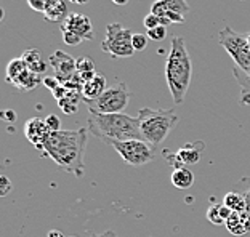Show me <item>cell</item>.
<instances>
[{"label": "cell", "mask_w": 250, "mask_h": 237, "mask_svg": "<svg viewBox=\"0 0 250 237\" xmlns=\"http://www.w3.org/2000/svg\"><path fill=\"white\" fill-rule=\"evenodd\" d=\"M87 128L60 130L50 135L42 148V154L50 157L64 172H69L81 178L85 170L83 156L85 148H87Z\"/></svg>", "instance_id": "6da1fadb"}, {"label": "cell", "mask_w": 250, "mask_h": 237, "mask_svg": "<svg viewBox=\"0 0 250 237\" xmlns=\"http://www.w3.org/2000/svg\"><path fill=\"white\" fill-rule=\"evenodd\" d=\"M192 76V63L183 37L175 36L170 43V52L166 61V80L175 104L185 101Z\"/></svg>", "instance_id": "7a4b0ae2"}, {"label": "cell", "mask_w": 250, "mask_h": 237, "mask_svg": "<svg viewBox=\"0 0 250 237\" xmlns=\"http://www.w3.org/2000/svg\"><path fill=\"white\" fill-rule=\"evenodd\" d=\"M88 132L104 143L112 141L143 139L138 117H132L124 112L119 114H96L88 111Z\"/></svg>", "instance_id": "3957f363"}, {"label": "cell", "mask_w": 250, "mask_h": 237, "mask_svg": "<svg viewBox=\"0 0 250 237\" xmlns=\"http://www.w3.org/2000/svg\"><path fill=\"white\" fill-rule=\"evenodd\" d=\"M136 117L140 120L141 137L154 149L166 141V138L180 120V117L173 109L143 108Z\"/></svg>", "instance_id": "277c9868"}, {"label": "cell", "mask_w": 250, "mask_h": 237, "mask_svg": "<svg viewBox=\"0 0 250 237\" xmlns=\"http://www.w3.org/2000/svg\"><path fill=\"white\" fill-rule=\"evenodd\" d=\"M130 90L125 82H117L114 85L107 87L106 92L100 98L93 101H83L88 106V111L96 114H119L128 106Z\"/></svg>", "instance_id": "5b68a950"}, {"label": "cell", "mask_w": 250, "mask_h": 237, "mask_svg": "<svg viewBox=\"0 0 250 237\" xmlns=\"http://www.w3.org/2000/svg\"><path fill=\"white\" fill-rule=\"evenodd\" d=\"M132 39L133 34L121 22H111L106 26V37L101 43V52L117 58H130L135 53Z\"/></svg>", "instance_id": "8992f818"}, {"label": "cell", "mask_w": 250, "mask_h": 237, "mask_svg": "<svg viewBox=\"0 0 250 237\" xmlns=\"http://www.w3.org/2000/svg\"><path fill=\"white\" fill-rule=\"evenodd\" d=\"M109 146L122 157L125 163L132 167H141L154 160V148L145 139H128V141H112Z\"/></svg>", "instance_id": "52a82bcc"}, {"label": "cell", "mask_w": 250, "mask_h": 237, "mask_svg": "<svg viewBox=\"0 0 250 237\" xmlns=\"http://www.w3.org/2000/svg\"><path fill=\"white\" fill-rule=\"evenodd\" d=\"M218 40L228 55L234 61V66L241 69H249L250 67V45L247 37L237 34L231 27H223L218 32Z\"/></svg>", "instance_id": "ba28073f"}, {"label": "cell", "mask_w": 250, "mask_h": 237, "mask_svg": "<svg viewBox=\"0 0 250 237\" xmlns=\"http://www.w3.org/2000/svg\"><path fill=\"white\" fill-rule=\"evenodd\" d=\"M188 11L189 5L186 0H156L151 5V13L167 20L170 24H183Z\"/></svg>", "instance_id": "9c48e42d"}, {"label": "cell", "mask_w": 250, "mask_h": 237, "mask_svg": "<svg viewBox=\"0 0 250 237\" xmlns=\"http://www.w3.org/2000/svg\"><path fill=\"white\" fill-rule=\"evenodd\" d=\"M48 63L53 67L55 77L58 79L61 83H66L77 74V69H76L77 59L74 58V56H71L69 53L62 52V50H55V52L50 55Z\"/></svg>", "instance_id": "30bf717a"}, {"label": "cell", "mask_w": 250, "mask_h": 237, "mask_svg": "<svg viewBox=\"0 0 250 237\" xmlns=\"http://www.w3.org/2000/svg\"><path fill=\"white\" fill-rule=\"evenodd\" d=\"M204 148H206V144H204L202 141L186 143L183 148H180L175 154H166V157L170 159V163L173 165V168L194 165V163H197L199 160H201Z\"/></svg>", "instance_id": "8fae6325"}, {"label": "cell", "mask_w": 250, "mask_h": 237, "mask_svg": "<svg viewBox=\"0 0 250 237\" xmlns=\"http://www.w3.org/2000/svg\"><path fill=\"white\" fill-rule=\"evenodd\" d=\"M61 29L71 31L82 39V40H93L95 39V31L93 24L87 15L82 13H69L66 16V20L62 21Z\"/></svg>", "instance_id": "7c38bea8"}, {"label": "cell", "mask_w": 250, "mask_h": 237, "mask_svg": "<svg viewBox=\"0 0 250 237\" xmlns=\"http://www.w3.org/2000/svg\"><path fill=\"white\" fill-rule=\"evenodd\" d=\"M24 135H26L27 141H29L34 148L42 151L43 144L47 143V139L50 138V135H52V130H50L47 123H45V118L32 117L26 122Z\"/></svg>", "instance_id": "4fadbf2b"}, {"label": "cell", "mask_w": 250, "mask_h": 237, "mask_svg": "<svg viewBox=\"0 0 250 237\" xmlns=\"http://www.w3.org/2000/svg\"><path fill=\"white\" fill-rule=\"evenodd\" d=\"M106 76L103 74H96V77H93L92 80L85 82L82 87V101H93L96 98H100L103 95L107 87H106Z\"/></svg>", "instance_id": "5bb4252c"}, {"label": "cell", "mask_w": 250, "mask_h": 237, "mask_svg": "<svg viewBox=\"0 0 250 237\" xmlns=\"http://www.w3.org/2000/svg\"><path fill=\"white\" fill-rule=\"evenodd\" d=\"M232 76L236 77L237 83L241 87V104L250 106V67L241 69V67H232Z\"/></svg>", "instance_id": "9a60e30c"}, {"label": "cell", "mask_w": 250, "mask_h": 237, "mask_svg": "<svg viewBox=\"0 0 250 237\" xmlns=\"http://www.w3.org/2000/svg\"><path fill=\"white\" fill-rule=\"evenodd\" d=\"M21 58L24 59V63L27 64V67L32 71V72H36V74H43L45 71H47V63L43 61L42 58V55L41 52H39L37 48H29V50H26L24 53L21 55Z\"/></svg>", "instance_id": "2e32d148"}, {"label": "cell", "mask_w": 250, "mask_h": 237, "mask_svg": "<svg viewBox=\"0 0 250 237\" xmlns=\"http://www.w3.org/2000/svg\"><path fill=\"white\" fill-rule=\"evenodd\" d=\"M170 181L177 189H188L194 184V173H192L188 167L173 168Z\"/></svg>", "instance_id": "e0dca14e"}, {"label": "cell", "mask_w": 250, "mask_h": 237, "mask_svg": "<svg viewBox=\"0 0 250 237\" xmlns=\"http://www.w3.org/2000/svg\"><path fill=\"white\" fill-rule=\"evenodd\" d=\"M77 77L85 83L88 80H92L93 77H96V67H95V61L88 56H81L77 59Z\"/></svg>", "instance_id": "ac0fdd59"}, {"label": "cell", "mask_w": 250, "mask_h": 237, "mask_svg": "<svg viewBox=\"0 0 250 237\" xmlns=\"http://www.w3.org/2000/svg\"><path fill=\"white\" fill-rule=\"evenodd\" d=\"M43 15L48 21H61L67 15V5L64 0H50L45 7Z\"/></svg>", "instance_id": "d6986e66"}, {"label": "cell", "mask_w": 250, "mask_h": 237, "mask_svg": "<svg viewBox=\"0 0 250 237\" xmlns=\"http://www.w3.org/2000/svg\"><path fill=\"white\" fill-rule=\"evenodd\" d=\"M231 210L226 205H212L207 210V219L215 226H221V224L226 223V219L231 217Z\"/></svg>", "instance_id": "ffe728a7"}, {"label": "cell", "mask_w": 250, "mask_h": 237, "mask_svg": "<svg viewBox=\"0 0 250 237\" xmlns=\"http://www.w3.org/2000/svg\"><path fill=\"white\" fill-rule=\"evenodd\" d=\"M81 99H83L82 92H74V90H69V93H67L61 101H58V106L64 114L72 116L77 112V106H79V101Z\"/></svg>", "instance_id": "44dd1931"}, {"label": "cell", "mask_w": 250, "mask_h": 237, "mask_svg": "<svg viewBox=\"0 0 250 237\" xmlns=\"http://www.w3.org/2000/svg\"><path fill=\"white\" fill-rule=\"evenodd\" d=\"M26 71H29V67H27V64L24 63V59L21 58H15V59H11L8 66H7V80L10 83H16V80L24 74Z\"/></svg>", "instance_id": "7402d4cb"}, {"label": "cell", "mask_w": 250, "mask_h": 237, "mask_svg": "<svg viewBox=\"0 0 250 237\" xmlns=\"http://www.w3.org/2000/svg\"><path fill=\"white\" fill-rule=\"evenodd\" d=\"M39 83H43V80L41 79V76L36 74V72H32L31 69L26 71L24 74H22L18 80H16L15 87L22 90V92H31V90L36 88Z\"/></svg>", "instance_id": "603a6c76"}, {"label": "cell", "mask_w": 250, "mask_h": 237, "mask_svg": "<svg viewBox=\"0 0 250 237\" xmlns=\"http://www.w3.org/2000/svg\"><path fill=\"white\" fill-rule=\"evenodd\" d=\"M223 205H226L231 212H246V199L239 191H229L223 199Z\"/></svg>", "instance_id": "cb8c5ba5"}, {"label": "cell", "mask_w": 250, "mask_h": 237, "mask_svg": "<svg viewBox=\"0 0 250 237\" xmlns=\"http://www.w3.org/2000/svg\"><path fill=\"white\" fill-rule=\"evenodd\" d=\"M225 226H226V229H228L232 236H236V237H241V236L247 234L246 228H244L242 223H241V212H232L231 217L226 219Z\"/></svg>", "instance_id": "d4e9b609"}, {"label": "cell", "mask_w": 250, "mask_h": 237, "mask_svg": "<svg viewBox=\"0 0 250 237\" xmlns=\"http://www.w3.org/2000/svg\"><path fill=\"white\" fill-rule=\"evenodd\" d=\"M143 24H145L146 29L149 31V29H154V27H159V26H166V27H167V26L170 24V22H168L167 20L161 18V16L154 15V13H149V15H146V16H145Z\"/></svg>", "instance_id": "484cf974"}, {"label": "cell", "mask_w": 250, "mask_h": 237, "mask_svg": "<svg viewBox=\"0 0 250 237\" xmlns=\"http://www.w3.org/2000/svg\"><path fill=\"white\" fill-rule=\"evenodd\" d=\"M236 191H239L244 196V199H246V212L250 215V178H244L242 181L236 186Z\"/></svg>", "instance_id": "4316f807"}, {"label": "cell", "mask_w": 250, "mask_h": 237, "mask_svg": "<svg viewBox=\"0 0 250 237\" xmlns=\"http://www.w3.org/2000/svg\"><path fill=\"white\" fill-rule=\"evenodd\" d=\"M147 39H151V40L154 42H162L164 39L167 36V27L166 26H159V27H154V29H149L146 32Z\"/></svg>", "instance_id": "83f0119b"}, {"label": "cell", "mask_w": 250, "mask_h": 237, "mask_svg": "<svg viewBox=\"0 0 250 237\" xmlns=\"http://www.w3.org/2000/svg\"><path fill=\"white\" fill-rule=\"evenodd\" d=\"M61 34H62V40H64L66 45H71V47H77V45H81L83 40L76 34H72L71 31H66V29H61Z\"/></svg>", "instance_id": "f1b7e54d"}, {"label": "cell", "mask_w": 250, "mask_h": 237, "mask_svg": "<svg viewBox=\"0 0 250 237\" xmlns=\"http://www.w3.org/2000/svg\"><path fill=\"white\" fill-rule=\"evenodd\" d=\"M132 43L135 52H143L147 47V36H145V34H133Z\"/></svg>", "instance_id": "f546056e"}, {"label": "cell", "mask_w": 250, "mask_h": 237, "mask_svg": "<svg viewBox=\"0 0 250 237\" xmlns=\"http://www.w3.org/2000/svg\"><path fill=\"white\" fill-rule=\"evenodd\" d=\"M45 123H47L50 130H52V133L60 132V130H61L60 117H58V116H55V114H48L47 117H45Z\"/></svg>", "instance_id": "4dcf8cb0"}, {"label": "cell", "mask_w": 250, "mask_h": 237, "mask_svg": "<svg viewBox=\"0 0 250 237\" xmlns=\"http://www.w3.org/2000/svg\"><path fill=\"white\" fill-rule=\"evenodd\" d=\"M11 189H13V184H11V181L8 179V177H5V175H2L0 177V194L2 196H7L11 193Z\"/></svg>", "instance_id": "1f68e13d"}, {"label": "cell", "mask_w": 250, "mask_h": 237, "mask_svg": "<svg viewBox=\"0 0 250 237\" xmlns=\"http://www.w3.org/2000/svg\"><path fill=\"white\" fill-rule=\"evenodd\" d=\"M43 85L47 87L48 90H52V92H53V90H56V88H58V87L61 85V82H60L55 76H53V77H50V76H48V77H45V79H43Z\"/></svg>", "instance_id": "d6a6232c"}, {"label": "cell", "mask_w": 250, "mask_h": 237, "mask_svg": "<svg viewBox=\"0 0 250 237\" xmlns=\"http://www.w3.org/2000/svg\"><path fill=\"white\" fill-rule=\"evenodd\" d=\"M111 2L116 3V5H121V7H122V5H127L128 3V0H111Z\"/></svg>", "instance_id": "836d02e7"}, {"label": "cell", "mask_w": 250, "mask_h": 237, "mask_svg": "<svg viewBox=\"0 0 250 237\" xmlns=\"http://www.w3.org/2000/svg\"><path fill=\"white\" fill-rule=\"evenodd\" d=\"M69 2H74V3H85L87 0H69Z\"/></svg>", "instance_id": "e575fe53"}, {"label": "cell", "mask_w": 250, "mask_h": 237, "mask_svg": "<svg viewBox=\"0 0 250 237\" xmlns=\"http://www.w3.org/2000/svg\"><path fill=\"white\" fill-rule=\"evenodd\" d=\"M247 40H249V45H250V34H249V36H247Z\"/></svg>", "instance_id": "d590c367"}]
</instances>
